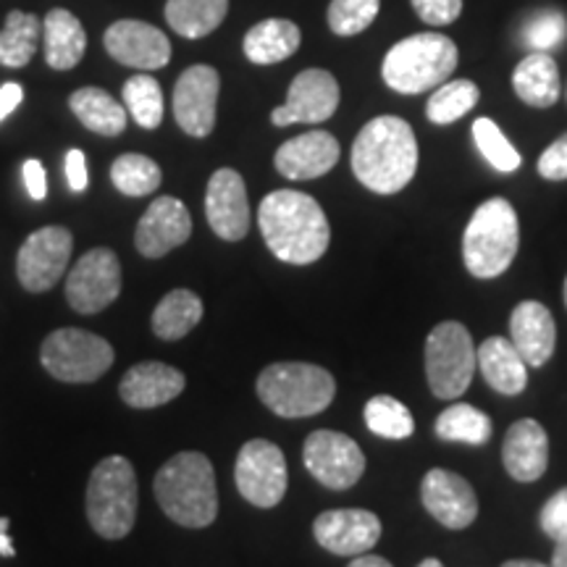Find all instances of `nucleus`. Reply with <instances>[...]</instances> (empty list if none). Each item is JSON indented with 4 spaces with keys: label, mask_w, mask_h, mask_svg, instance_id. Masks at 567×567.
I'll return each mask as SVG.
<instances>
[{
    "label": "nucleus",
    "mask_w": 567,
    "mask_h": 567,
    "mask_svg": "<svg viewBox=\"0 0 567 567\" xmlns=\"http://www.w3.org/2000/svg\"><path fill=\"white\" fill-rule=\"evenodd\" d=\"M363 415L371 434L381 439H392V442L413 436L415 431V417L408 410V405H402L400 400H394V396L389 394H379L373 396V400H368Z\"/></svg>",
    "instance_id": "c9c22d12"
},
{
    "label": "nucleus",
    "mask_w": 567,
    "mask_h": 567,
    "mask_svg": "<svg viewBox=\"0 0 567 567\" xmlns=\"http://www.w3.org/2000/svg\"><path fill=\"white\" fill-rule=\"evenodd\" d=\"M565 305H567V279H565Z\"/></svg>",
    "instance_id": "864d4df0"
},
{
    "label": "nucleus",
    "mask_w": 567,
    "mask_h": 567,
    "mask_svg": "<svg viewBox=\"0 0 567 567\" xmlns=\"http://www.w3.org/2000/svg\"><path fill=\"white\" fill-rule=\"evenodd\" d=\"M513 90L530 109H551L563 92L557 61L549 53H528L513 71Z\"/></svg>",
    "instance_id": "cd10ccee"
},
{
    "label": "nucleus",
    "mask_w": 567,
    "mask_h": 567,
    "mask_svg": "<svg viewBox=\"0 0 567 567\" xmlns=\"http://www.w3.org/2000/svg\"><path fill=\"white\" fill-rule=\"evenodd\" d=\"M69 109L90 132L103 134V137H116L126 130V109L101 87L71 92Z\"/></svg>",
    "instance_id": "c85d7f7f"
},
{
    "label": "nucleus",
    "mask_w": 567,
    "mask_h": 567,
    "mask_svg": "<svg viewBox=\"0 0 567 567\" xmlns=\"http://www.w3.org/2000/svg\"><path fill=\"white\" fill-rule=\"evenodd\" d=\"M347 567H394V565L379 555H360V557H354Z\"/></svg>",
    "instance_id": "09e8293b"
},
{
    "label": "nucleus",
    "mask_w": 567,
    "mask_h": 567,
    "mask_svg": "<svg viewBox=\"0 0 567 567\" xmlns=\"http://www.w3.org/2000/svg\"><path fill=\"white\" fill-rule=\"evenodd\" d=\"M111 182L126 197H145L161 187V168L147 155L124 153L113 161Z\"/></svg>",
    "instance_id": "f704fd0d"
},
{
    "label": "nucleus",
    "mask_w": 567,
    "mask_h": 567,
    "mask_svg": "<svg viewBox=\"0 0 567 567\" xmlns=\"http://www.w3.org/2000/svg\"><path fill=\"white\" fill-rule=\"evenodd\" d=\"M410 3L421 21L431 27L452 24L463 13V0H410Z\"/></svg>",
    "instance_id": "79ce46f5"
},
{
    "label": "nucleus",
    "mask_w": 567,
    "mask_h": 567,
    "mask_svg": "<svg viewBox=\"0 0 567 567\" xmlns=\"http://www.w3.org/2000/svg\"><path fill=\"white\" fill-rule=\"evenodd\" d=\"M300 27L289 19H264L245 34L243 51L247 61L258 66H274L300 51Z\"/></svg>",
    "instance_id": "bb28decb"
},
{
    "label": "nucleus",
    "mask_w": 567,
    "mask_h": 567,
    "mask_svg": "<svg viewBox=\"0 0 567 567\" xmlns=\"http://www.w3.org/2000/svg\"><path fill=\"white\" fill-rule=\"evenodd\" d=\"M502 567H547V565L534 563V559H509V563H505Z\"/></svg>",
    "instance_id": "3c124183"
},
{
    "label": "nucleus",
    "mask_w": 567,
    "mask_h": 567,
    "mask_svg": "<svg viewBox=\"0 0 567 567\" xmlns=\"http://www.w3.org/2000/svg\"><path fill=\"white\" fill-rule=\"evenodd\" d=\"M122 292V264L109 247L84 252L66 279V300L76 313L92 316L109 308Z\"/></svg>",
    "instance_id": "f8f14e48"
},
{
    "label": "nucleus",
    "mask_w": 567,
    "mask_h": 567,
    "mask_svg": "<svg viewBox=\"0 0 567 567\" xmlns=\"http://www.w3.org/2000/svg\"><path fill=\"white\" fill-rule=\"evenodd\" d=\"M313 536L326 551L339 557L368 555L381 538V520L371 509L344 507L321 513L313 523Z\"/></svg>",
    "instance_id": "dca6fc26"
},
{
    "label": "nucleus",
    "mask_w": 567,
    "mask_h": 567,
    "mask_svg": "<svg viewBox=\"0 0 567 567\" xmlns=\"http://www.w3.org/2000/svg\"><path fill=\"white\" fill-rule=\"evenodd\" d=\"M460 53L452 38L439 32L410 34L384 55L381 76L400 95H421L444 84L457 69Z\"/></svg>",
    "instance_id": "20e7f679"
},
{
    "label": "nucleus",
    "mask_w": 567,
    "mask_h": 567,
    "mask_svg": "<svg viewBox=\"0 0 567 567\" xmlns=\"http://www.w3.org/2000/svg\"><path fill=\"white\" fill-rule=\"evenodd\" d=\"M42 42H45V61L55 71H69L82 61L87 51V32L82 21L66 9H53L42 19Z\"/></svg>",
    "instance_id": "a878e982"
},
{
    "label": "nucleus",
    "mask_w": 567,
    "mask_h": 567,
    "mask_svg": "<svg viewBox=\"0 0 567 567\" xmlns=\"http://www.w3.org/2000/svg\"><path fill=\"white\" fill-rule=\"evenodd\" d=\"M66 182L71 193H84L87 189V158L82 151L66 153Z\"/></svg>",
    "instance_id": "a18cd8bd"
},
{
    "label": "nucleus",
    "mask_w": 567,
    "mask_h": 567,
    "mask_svg": "<svg viewBox=\"0 0 567 567\" xmlns=\"http://www.w3.org/2000/svg\"><path fill=\"white\" fill-rule=\"evenodd\" d=\"M538 174L549 182L567 179V132L542 153V158H538Z\"/></svg>",
    "instance_id": "37998d69"
},
{
    "label": "nucleus",
    "mask_w": 567,
    "mask_h": 567,
    "mask_svg": "<svg viewBox=\"0 0 567 567\" xmlns=\"http://www.w3.org/2000/svg\"><path fill=\"white\" fill-rule=\"evenodd\" d=\"M205 216L210 229L224 243H239L250 231V203L243 174L234 168H218L205 189Z\"/></svg>",
    "instance_id": "f3484780"
},
{
    "label": "nucleus",
    "mask_w": 567,
    "mask_h": 567,
    "mask_svg": "<svg viewBox=\"0 0 567 567\" xmlns=\"http://www.w3.org/2000/svg\"><path fill=\"white\" fill-rule=\"evenodd\" d=\"M476 344L471 331L457 321H444L425 339V375L439 400H457L476 373Z\"/></svg>",
    "instance_id": "6e6552de"
},
{
    "label": "nucleus",
    "mask_w": 567,
    "mask_h": 567,
    "mask_svg": "<svg viewBox=\"0 0 567 567\" xmlns=\"http://www.w3.org/2000/svg\"><path fill=\"white\" fill-rule=\"evenodd\" d=\"M565 38H567V19L555 9L538 11L536 17H530L528 24L523 27V42L530 48V53L555 51Z\"/></svg>",
    "instance_id": "ea45409f"
},
{
    "label": "nucleus",
    "mask_w": 567,
    "mask_h": 567,
    "mask_svg": "<svg viewBox=\"0 0 567 567\" xmlns=\"http://www.w3.org/2000/svg\"><path fill=\"white\" fill-rule=\"evenodd\" d=\"M436 436L444 442L481 446L492 439V417L473 405H452L436 417Z\"/></svg>",
    "instance_id": "473e14b6"
},
{
    "label": "nucleus",
    "mask_w": 567,
    "mask_h": 567,
    "mask_svg": "<svg viewBox=\"0 0 567 567\" xmlns=\"http://www.w3.org/2000/svg\"><path fill=\"white\" fill-rule=\"evenodd\" d=\"M21 176H24V187L27 193H30L32 200H45L48 195V179H45V168H42V163L38 158H30L24 161V166H21Z\"/></svg>",
    "instance_id": "c03bdc74"
},
{
    "label": "nucleus",
    "mask_w": 567,
    "mask_h": 567,
    "mask_svg": "<svg viewBox=\"0 0 567 567\" xmlns=\"http://www.w3.org/2000/svg\"><path fill=\"white\" fill-rule=\"evenodd\" d=\"M551 567H567V542L555 544V555H551Z\"/></svg>",
    "instance_id": "8fccbe9b"
},
{
    "label": "nucleus",
    "mask_w": 567,
    "mask_h": 567,
    "mask_svg": "<svg viewBox=\"0 0 567 567\" xmlns=\"http://www.w3.org/2000/svg\"><path fill=\"white\" fill-rule=\"evenodd\" d=\"M258 226L274 258L292 266H310L329 250V218L316 197L297 189H276L258 208Z\"/></svg>",
    "instance_id": "f257e3e1"
},
{
    "label": "nucleus",
    "mask_w": 567,
    "mask_h": 567,
    "mask_svg": "<svg viewBox=\"0 0 567 567\" xmlns=\"http://www.w3.org/2000/svg\"><path fill=\"white\" fill-rule=\"evenodd\" d=\"M538 523H542V530L555 544L567 542V486L547 499V505L542 507V515H538Z\"/></svg>",
    "instance_id": "a19ab883"
},
{
    "label": "nucleus",
    "mask_w": 567,
    "mask_h": 567,
    "mask_svg": "<svg viewBox=\"0 0 567 567\" xmlns=\"http://www.w3.org/2000/svg\"><path fill=\"white\" fill-rule=\"evenodd\" d=\"M337 381L313 363H274L258 375L260 402L281 417H310L334 402Z\"/></svg>",
    "instance_id": "0eeeda50"
},
{
    "label": "nucleus",
    "mask_w": 567,
    "mask_h": 567,
    "mask_svg": "<svg viewBox=\"0 0 567 567\" xmlns=\"http://www.w3.org/2000/svg\"><path fill=\"white\" fill-rule=\"evenodd\" d=\"M305 467L326 488H352L365 473V455L358 442L339 431H313L305 439Z\"/></svg>",
    "instance_id": "9b49d317"
},
{
    "label": "nucleus",
    "mask_w": 567,
    "mask_h": 567,
    "mask_svg": "<svg viewBox=\"0 0 567 567\" xmlns=\"http://www.w3.org/2000/svg\"><path fill=\"white\" fill-rule=\"evenodd\" d=\"M381 11V0H331L329 30L339 38H354L373 24Z\"/></svg>",
    "instance_id": "58836bf2"
},
{
    "label": "nucleus",
    "mask_w": 567,
    "mask_h": 567,
    "mask_svg": "<svg viewBox=\"0 0 567 567\" xmlns=\"http://www.w3.org/2000/svg\"><path fill=\"white\" fill-rule=\"evenodd\" d=\"M137 473L122 455L105 457L92 471L87 484V520L97 536L116 538L130 536L137 520Z\"/></svg>",
    "instance_id": "423d86ee"
},
{
    "label": "nucleus",
    "mask_w": 567,
    "mask_h": 567,
    "mask_svg": "<svg viewBox=\"0 0 567 567\" xmlns=\"http://www.w3.org/2000/svg\"><path fill=\"white\" fill-rule=\"evenodd\" d=\"M184 386H187V379L182 371L151 360V363H140L124 373L118 394L130 408L153 410L176 400L184 392Z\"/></svg>",
    "instance_id": "5701e85b"
},
{
    "label": "nucleus",
    "mask_w": 567,
    "mask_h": 567,
    "mask_svg": "<svg viewBox=\"0 0 567 567\" xmlns=\"http://www.w3.org/2000/svg\"><path fill=\"white\" fill-rule=\"evenodd\" d=\"M476 360L486 384L492 386L494 392L515 396L526 389L528 363L523 360V354L517 352L513 339L507 342V339L502 337H488L476 350Z\"/></svg>",
    "instance_id": "393cba45"
},
{
    "label": "nucleus",
    "mask_w": 567,
    "mask_h": 567,
    "mask_svg": "<svg viewBox=\"0 0 567 567\" xmlns=\"http://www.w3.org/2000/svg\"><path fill=\"white\" fill-rule=\"evenodd\" d=\"M339 153H342V147H339L334 134L321 130L305 132L300 137L284 142L276 151L274 166L287 179L308 182L329 174L337 166Z\"/></svg>",
    "instance_id": "412c9836"
},
{
    "label": "nucleus",
    "mask_w": 567,
    "mask_h": 567,
    "mask_svg": "<svg viewBox=\"0 0 567 567\" xmlns=\"http://www.w3.org/2000/svg\"><path fill=\"white\" fill-rule=\"evenodd\" d=\"M155 499L184 528H208L218 515V488L203 452H179L155 476Z\"/></svg>",
    "instance_id": "7ed1b4c3"
},
{
    "label": "nucleus",
    "mask_w": 567,
    "mask_h": 567,
    "mask_svg": "<svg viewBox=\"0 0 567 567\" xmlns=\"http://www.w3.org/2000/svg\"><path fill=\"white\" fill-rule=\"evenodd\" d=\"M193 237V216L176 197H155L140 218L134 245L145 258H163Z\"/></svg>",
    "instance_id": "aec40b11"
},
{
    "label": "nucleus",
    "mask_w": 567,
    "mask_h": 567,
    "mask_svg": "<svg viewBox=\"0 0 567 567\" xmlns=\"http://www.w3.org/2000/svg\"><path fill=\"white\" fill-rule=\"evenodd\" d=\"M502 463L507 473L520 484H534L547 473L549 465V436L544 425L526 417L509 425L502 444Z\"/></svg>",
    "instance_id": "4be33fe9"
},
{
    "label": "nucleus",
    "mask_w": 567,
    "mask_h": 567,
    "mask_svg": "<svg viewBox=\"0 0 567 567\" xmlns=\"http://www.w3.org/2000/svg\"><path fill=\"white\" fill-rule=\"evenodd\" d=\"M234 481L239 494L260 509H271L279 505L287 494V457L279 446L266 439H252L237 455L234 465Z\"/></svg>",
    "instance_id": "9d476101"
},
{
    "label": "nucleus",
    "mask_w": 567,
    "mask_h": 567,
    "mask_svg": "<svg viewBox=\"0 0 567 567\" xmlns=\"http://www.w3.org/2000/svg\"><path fill=\"white\" fill-rule=\"evenodd\" d=\"M478 97H481V90L476 82H471V80L444 82V84H439V87L434 90V95L429 97L425 116H429L431 124L446 126L476 109Z\"/></svg>",
    "instance_id": "72a5a7b5"
},
{
    "label": "nucleus",
    "mask_w": 567,
    "mask_h": 567,
    "mask_svg": "<svg viewBox=\"0 0 567 567\" xmlns=\"http://www.w3.org/2000/svg\"><path fill=\"white\" fill-rule=\"evenodd\" d=\"M40 360L53 379L66 384H90L113 365V347L84 329H59L42 342Z\"/></svg>",
    "instance_id": "1a4fd4ad"
},
{
    "label": "nucleus",
    "mask_w": 567,
    "mask_h": 567,
    "mask_svg": "<svg viewBox=\"0 0 567 567\" xmlns=\"http://www.w3.org/2000/svg\"><path fill=\"white\" fill-rule=\"evenodd\" d=\"M423 507L434 520L450 530H463L478 517V496L473 486L457 473L434 467L425 473L421 484Z\"/></svg>",
    "instance_id": "6ab92c4d"
},
{
    "label": "nucleus",
    "mask_w": 567,
    "mask_h": 567,
    "mask_svg": "<svg viewBox=\"0 0 567 567\" xmlns=\"http://www.w3.org/2000/svg\"><path fill=\"white\" fill-rule=\"evenodd\" d=\"M520 245V224L513 203L492 197L481 203L463 234V258L476 279H496L513 266Z\"/></svg>",
    "instance_id": "39448f33"
},
{
    "label": "nucleus",
    "mask_w": 567,
    "mask_h": 567,
    "mask_svg": "<svg viewBox=\"0 0 567 567\" xmlns=\"http://www.w3.org/2000/svg\"><path fill=\"white\" fill-rule=\"evenodd\" d=\"M221 76L213 66L197 63L179 76L174 87V118L189 137H208L216 126V105Z\"/></svg>",
    "instance_id": "2eb2a0df"
},
{
    "label": "nucleus",
    "mask_w": 567,
    "mask_h": 567,
    "mask_svg": "<svg viewBox=\"0 0 567 567\" xmlns=\"http://www.w3.org/2000/svg\"><path fill=\"white\" fill-rule=\"evenodd\" d=\"M9 528H11L9 517H0V557H17V547H13Z\"/></svg>",
    "instance_id": "de8ad7c7"
},
{
    "label": "nucleus",
    "mask_w": 567,
    "mask_h": 567,
    "mask_svg": "<svg viewBox=\"0 0 567 567\" xmlns=\"http://www.w3.org/2000/svg\"><path fill=\"white\" fill-rule=\"evenodd\" d=\"M122 95L124 109L132 113V118L142 130H158L163 122V92L161 84L147 71L126 80Z\"/></svg>",
    "instance_id": "e433bc0d"
},
{
    "label": "nucleus",
    "mask_w": 567,
    "mask_h": 567,
    "mask_svg": "<svg viewBox=\"0 0 567 567\" xmlns=\"http://www.w3.org/2000/svg\"><path fill=\"white\" fill-rule=\"evenodd\" d=\"M417 567H444L442 563H439V559H434V557H429V559H423V563L421 565H417Z\"/></svg>",
    "instance_id": "603ef678"
},
{
    "label": "nucleus",
    "mask_w": 567,
    "mask_h": 567,
    "mask_svg": "<svg viewBox=\"0 0 567 567\" xmlns=\"http://www.w3.org/2000/svg\"><path fill=\"white\" fill-rule=\"evenodd\" d=\"M203 321V300L189 289H174L153 310V334L163 342L187 337Z\"/></svg>",
    "instance_id": "7c9ffc66"
},
{
    "label": "nucleus",
    "mask_w": 567,
    "mask_h": 567,
    "mask_svg": "<svg viewBox=\"0 0 567 567\" xmlns=\"http://www.w3.org/2000/svg\"><path fill=\"white\" fill-rule=\"evenodd\" d=\"M40 17L27 11H11L0 30V66L24 69L34 59L40 42Z\"/></svg>",
    "instance_id": "2f4dec72"
},
{
    "label": "nucleus",
    "mask_w": 567,
    "mask_h": 567,
    "mask_svg": "<svg viewBox=\"0 0 567 567\" xmlns=\"http://www.w3.org/2000/svg\"><path fill=\"white\" fill-rule=\"evenodd\" d=\"M103 42L113 61L140 71L163 69L172 61V42L166 34L140 19L113 21L105 30Z\"/></svg>",
    "instance_id": "a211bd4d"
},
{
    "label": "nucleus",
    "mask_w": 567,
    "mask_h": 567,
    "mask_svg": "<svg viewBox=\"0 0 567 567\" xmlns=\"http://www.w3.org/2000/svg\"><path fill=\"white\" fill-rule=\"evenodd\" d=\"M509 334H513V344L528 365L542 368L555 354L557 326L547 305L536 300L517 305L509 316Z\"/></svg>",
    "instance_id": "b1692460"
},
{
    "label": "nucleus",
    "mask_w": 567,
    "mask_h": 567,
    "mask_svg": "<svg viewBox=\"0 0 567 567\" xmlns=\"http://www.w3.org/2000/svg\"><path fill=\"white\" fill-rule=\"evenodd\" d=\"M339 109V82L326 69H305L289 84L287 101L271 113L276 126L323 124Z\"/></svg>",
    "instance_id": "4468645a"
},
{
    "label": "nucleus",
    "mask_w": 567,
    "mask_h": 567,
    "mask_svg": "<svg viewBox=\"0 0 567 567\" xmlns=\"http://www.w3.org/2000/svg\"><path fill=\"white\" fill-rule=\"evenodd\" d=\"M229 11V0H166V21L187 40L208 38Z\"/></svg>",
    "instance_id": "c756f323"
},
{
    "label": "nucleus",
    "mask_w": 567,
    "mask_h": 567,
    "mask_svg": "<svg viewBox=\"0 0 567 567\" xmlns=\"http://www.w3.org/2000/svg\"><path fill=\"white\" fill-rule=\"evenodd\" d=\"M21 101H24V87L19 82H6L0 87V122H6L19 109Z\"/></svg>",
    "instance_id": "49530a36"
},
{
    "label": "nucleus",
    "mask_w": 567,
    "mask_h": 567,
    "mask_svg": "<svg viewBox=\"0 0 567 567\" xmlns=\"http://www.w3.org/2000/svg\"><path fill=\"white\" fill-rule=\"evenodd\" d=\"M417 168L415 132L405 118L379 116L354 137L352 172L375 195H394L413 182Z\"/></svg>",
    "instance_id": "f03ea898"
},
{
    "label": "nucleus",
    "mask_w": 567,
    "mask_h": 567,
    "mask_svg": "<svg viewBox=\"0 0 567 567\" xmlns=\"http://www.w3.org/2000/svg\"><path fill=\"white\" fill-rule=\"evenodd\" d=\"M74 237L66 226L32 231L17 255V276L27 292H48L66 274Z\"/></svg>",
    "instance_id": "ddd939ff"
},
{
    "label": "nucleus",
    "mask_w": 567,
    "mask_h": 567,
    "mask_svg": "<svg viewBox=\"0 0 567 567\" xmlns=\"http://www.w3.org/2000/svg\"><path fill=\"white\" fill-rule=\"evenodd\" d=\"M473 140H476L478 153L492 163L496 172L513 174L520 168V153L515 151L513 142L505 137V132L492 118H476L473 122Z\"/></svg>",
    "instance_id": "4c0bfd02"
}]
</instances>
